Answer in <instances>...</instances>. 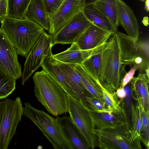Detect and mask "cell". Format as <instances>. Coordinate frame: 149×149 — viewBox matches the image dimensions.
Returning <instances> with one entry per match:
<instances>
[{"label":"cell","instance_id":"obj_1","mask_svg":"<svg viewBox=\"0 0 149 149\" xmlns=\"http://www.w3.org/2000/svg\"><path fill=\"white\" fill-rule=\"evenodd\" d=\"M123 64L117 31L105 43L102 51L98 81L108 92L115 93L126 73Z\"/></svg>","mask_w":149,"mask_h":149},{"label":"cell","instance_id":"obj_2","mask_svg":"<svg viewBox=\"0 0 149 149\" xmlns=\"http://www.w3.org/2000/svg\"><path fill=\"white\" fill-rule=\"evenodd\" d=\"M33 78L35 95L49 113L57 116L68 112L67 93L48 72L42 69Z\"/></svg>","mask_w":149,"mask_h":149},{"label":"cell","instance_id":"obj_3","mask_svg":"<svg viewBox=\"0 0 149 149\" xmlns=\"http://www.w3.org/2000/svg\"><path fill=\"white\" fill-rule=\"evenodd\" d=\"M0 22L18 54L25 57L45 31L40 26L27 19H19L6 16Z\"/></svg>","mask_w":149,"mask_h":149},{"label":"cell","instance_id":"obj_4","mask_svg":"<svg viewBox=\"0 0 149 149\" xmlns=\"http://www.w3.org/2000/svg\"><path fill=\"white\" fill-rule=\"evenodd\" d=\"M24 114L41 131L55 149H75L65 135L57 118L24 103Z\"/></svg>","mask_w":149,"mask_h":149},{"label":"cell","instance_id":"obj_5","mask_svg":"<svg viewBox=\"0 0 149 149\" xmlns=\"http://www.w3.org/2000/svg\"><path fill=\"white\" fill-rule=\"evenodd\" d=\"M19 97L0 102V149H7L24 114Z\"/></svg>","mask_w":149,"mask_h":149},{"label":"cell","instance_id":"obj_6","mask_svg":"<svg viewBox=\"0 0 149 149\" xmlns=\"http://www.w3.org/2000/svg\"><path fill=\"white\" fill-rule=\"evenodd\" d=\"M130 126L127 122L113 127L93 129V132L102 149H139L131 140Z\"/></svg>","mask_w":149,"mask_h":149},{"label":"cell","instance_id":"obj_7","mask_svg":"<svg viewBox=\"0 0 149 149\" xmlns=\"http://www.w3.org/2000/svg\"><path fill=\"white\" fill-rule=\"evenodd\" d=\"M68 111L70 117L82 135L89 149L96 146V139L88 108L83 102L67 94Z\"/></svg>","mask_w":149,"mask_h":149},{"label":"cell","instance_id":"obj_8","mask_svg":"<svg viewBox=\"0 0 149 149\" xmlns=\"http://www.w3.org/2000/svg\"><path fill=\"white\" fill-rule=\"evenodd\" d=\"M53 46L52 36L45 31L26 57L22 76V85H24L33 73L41 66L45 58L52 52Z\"/></svg>","mask_w":149,"mask_h":149},{"label":"cell","instance_id":"obj_9","mask_svg":"<svg viewBox=\"0 0 149 149\" xmlns=\"http://www.w3.org/2000/svg\"><path fill=\"white\" fill-rule=\"evenodd\" d=\"M17 51L2 27L0 28V69L16 80L22 77Z\"/></svg>","mask_w":149,"mask_h":149},{"label":"cell","instance_id":"obj_10","mask_svg":"<svg viewBox=\"0 0 149 149\" xmlns=\"http://www.w3.org/2000/svg\"><path fill=\"white\" fill-rule=\"evenodd\" d=\"M83 0H64L49 17V33L54 36L81 10Z\"/></svg>","mask_w":149,"mask_h":149},{"label":"cell","instance_id":"obj_11","mask_svg":"<svg viewBox=\"0 0 149 149\" xmlns=\"http://www.w3.org/2000/svg\"><path fill=\"white\" fill-rule=\"evenodd\" d=\"M91 24L81 10L52 37L53 45L75 43L81 34Z\"/></svg>","mask_w":149,"mask_h":149},{"label":"cell","instance_id":"obj_12","mask_svg":"<svg viewBox=\"0 0 149 149\" xmlns=\"http://www.w3.org/2000/svg\"><path fill=\"white\" fill-rule=\"evenodd\" d=\"M112 35L91 24L81 34L75 43L80 49H91L107 42Z\"/></svg>","mask_w":149,"mask_h":149},{"label":"cell","instance_id":"obj_13","mask_svg":"<svg viewBox=\"0 0 149 149\" xmlns=\"http://www.w3.org/2000/svg\"><path fill=\"white\" fill-rule=\"evenodd\" d=\"M119 24L127 35L134 42L139 36V26L137 19L131 8L122 0H116Z\"/></svg>","mask_w":149,"mask_h":149},{"label":"cell","instance_id":"obj_14","mask_svg":"<svg viewBox=\"0 0 149 149\" xmlns=\"http://www.w3.org/2000/svg\"><path fill=\"white\" fill-rule=\"evenodd\" d=\"M88 111L93 129L117 126L127 122L129 123L125 110L120 112L108 110L97 111L88 108Z\"/></svg>","mask_w":149,"mask_h":149},{"label":"cell","instance_id":"obj_15","mask_svg":"<svg viewBox=\"0 0 149 149\" xmlns=\"http://www.w3.org/2000/svg\"><path fill=\"white\" fill-rule=\"evenodd\" d=\"M57 61L68 84L79 100L84 103L86 97L91 95L85 88L79 76L76 71L75 68V64Z\"/></svg>","mask_w":149,"mask_h":149},{"label":"cell","instance_id":"obj_16","mask_svg":"<svg viewBox=\"0 0 149 149\" xmlns=\"http://www.w3.org/2000/svg\"><path fill=\"white\" fill-rule=\"evenodd\" d=\"M41 66L62 87L68 94L79 100L68 84L64 74L57 60L54 57L52 52L45 58L41 63Z\"/></svg>","mask_w":149,"mask_h":149},{"label":"cell","instance_id":"obj_17","mask_svg":"<svg viewBox=\"0 0 149 149\" xmlns=\"http://www.w3.org/2000/svg\"><path fill=\"white\" fill-rule=\"evenodd\" d=\"M149 78L145 73H139L130 81L132 97L135 100H140L147 111H149Z\"/></svg>","mask_w":149,"mask_h":149},{"label":"cell","instance_id":"obj_18","mask_svg":"<svg viewBox=\"0 0 149 149\" xmlns=\"http://www.w3.org/2000/svg\"><path fill=\"white\" fill-rule=\"evenodd\" d=\"M56 118L66 137L75 149H89L79 130L70 117L64 115Z\"/></svg>","mask_w":149,"mask_h":149},{"label":"cell","instance_id":"obj_19","mask_svg":"<svg viewBox=\"0 0 149 149\" xmlns=\"http://www.w3.org/2000/svg\"><path fill=\"white\" fill-rule=\"evenodd\" d=\"M25 17L49 31V18L42 0H31L26 10Z\"/></svg>","mask_w":149,"mask_h":149},{"label":"cell","instance_id":"obj_20","mask_svg":"<svg viewBox=\"0 0 149 149\" xmlns=\"http://www.w3.org/2000/svg\"><path fill=\"white\" fill-rule=\"evenodd\" d=\"M94 48L88 50H81L76 43H74L66 50L53 54V56L56 60L63 63L82 65Z\"/></svg>","mask_w":149,"mask_h":149},{"label":"cell","instance_id":"obj_21","mask_svg":"<svg viewBox=\"0 0 149 149\" xmlns=\"http://www.w3.org/2000/svg\"><path fill=\"white\" fill-rule=\"evenodd\" d=\"M81 11L91 24L112 34L117 31L108 19L92 4L83 6Z\"/></svg>","mask_w":149,"mask_h":149},{"label":"cell","instance_id":"obj_22","mask_svg":"<svg viewBox=\"0 0 149 149\" xmlns=\"http://www.w3.org/2000/svg\"><path fill=\"white\" fill-rule=\"evenodd\" d=\"M75 68L90 95L106 105L103 97L102 87L100 83L89 74L81 65L75 64Z\"/></svg>","mask_w":149,"mask_h":149},{"label":"cell","instance_id":"obj_23","mask_svg":"<svg viewBox=\"0 0 149 149\" xmlns=\"http://www.w3.org/2000/svg\"><path fill=\"white\" fill-rule=\"evenodd\" d=\"M92 4L108 19L117 31L119 24L116 0H98Z\"/></svg>","mask_w":149,"mask_h":149},{"label":"cell","instance_id":"obj_24","mask_svg":"<svg viewBox=\"0 0 149 149\" xmlns=\"http://www.w3.org/2000/svg\"><path fill=\"white\" fill-rule=\"evenodd\" d=\"M131 127L130 128L131 142L136 145L139 149L142 148L141 144V113L139 104L132 102L131 107Z\"/></svg>","mask_w":149,"mask_h":149},{"label":"cell","instance_id":"obj_25","mask_svg":"<svg viewBox=\"0 0 149 149\" xmlns=\"http://www.w3.org/2000/svg\"><path fill=\"white\" fill-rule=\"evenodd\" d=\"M106 43L95 48L81 65L89 74L98 82L102 52Z\"/></svg>","mask_w":149,"mask_h":149},{"label":"cell","instance_id":"obj_26","mask_svg":"<svg viewBox=\"0 0 149 149\" xmlns=\"http://www.w3.org/2000/svg\"><path fill=\"white\" fill-rule=\"evenodd\" d=\"M7 15L19 19H26L25 14L31 0H7Z\"/></svg>","mask_w":149,"mask_h":149},{"label":"cell","instance_id":"obj_27","mask_svg":"<svg viewBox=\"0 0 149 149\" xmlns=\"http://www.w3.org/2000/svg\"><path fill=\"white\" fill-rule=\"evenodd\" d=\"M16 80L0 69V100L6 99L14 91Z\"/></svg>","mask_w":149,"mask_h":149},{"label":"cell","instance_id":"obj_28","mask_svg":"<svg viewBox=\"0 0 149 149\" xmlns=\"http://www.w3.org/2000/svg\"><path fill=\"white\" fill-rule=\"evenodd\" d=\"M136 100L138 102L140 109L141 120V129L140 140L146 148L149 147V111L145 110L139 99Z\"/></svg>","mask_w":149,"mask_h":149},{"label":"cell","instance_id":"obj_29","mask_svg":"<svg viewBox=\"0 0 149 149\" xmlns=\"http://www.w3.org/2000/svg\"><path fill=\"white\" fill-rule=\"evenodd\" d=\"M103 97L108 110L114 112H120L125 110L120 105L116 93H111L102 87Z\"/></svg>","mask_w":149,"mask_h":149},{"label":"cell","instance_id":"obj_30","mask_svg":"<svg viewBox=\"0 0 149 149\" xmlns=\"http://www.w3.org/2000/svg\"><path fill=\"white\" fill-rule=\"evenodd\" d=\"M126 96L123 100L124 108L125 110L128 120L131 127V107L132 102V84L131 81L124 87Z\"/></svg>","mask_w":149,"mask_h":149},{"label":"cell","instance_id":"obj_31","mask_svg":"<svg viewBox=\"0 0 149 149\" xmlns=\"http://www.w3.org/2000/svg\"><path fill=\"white\" fill-rule=\"evenodd\" d=\"M84 104L89 109L95 111H109L105 104L91 95L86 97Z\"/></svg>","mask_w":149,"mask_h":149},{"label":"cell","instance_id":"obj_32","mask_svg":"<svg viewBox=\"0 0 149 149\" xmlns=\"http://www.w3.org/2000/svg\"><path fill=\"white\" fill-rule=\"evenodd\" d=\"M64 0H42L49 18Z\"/></svg>","mask_w":149,"mask_h":149},{"label":"cell","instance_id":"obj_33","mask_svg":"<svg viewBox=\"0 0 149 149\" xmlns=\"http://www.w3.org/2000/svg\"><path fill=\"white\" fill-rule=\"evenodd\" d=\"M138 69L136 66L131 67L129 71L126 72L121 80L119 87L123 88L129 83L133 78L136 70Z\"/></svg>","mask_w":149,"mask_h":149},{"label":"cell","instance_id":"obj_34","mask_svg":"<svg viewBox=\"0 0 149 149\" xmlns=\"http://www.w3.org/2000/svg\"><path fill=\"white\" fill-rule=\"evenodd\" d=\"M148 38L136 42L140 49L147 56L149 57V42Z\"/></svg>","mask_w":149,"mask_h":149},{"label":"cell","instance_id":"obj_35","mask_svg":"<svg viewBox=\"0 0 149 149\" xmlns=\"http://www.w3.org/2000/svg\"><path fill=\"white\" fill-rule=\"evenodd\" d=\"M7 0H0V20H2L7 15Z\"/></svg>","mask_w":149,"mask_h":149},{"label":"cell","instance_id":"obj_36","mask_svg":"<svg viewBox=\"0 0 149 149\" xmlns=\"http://www.w3.org/2000/svg\"><path fill=\"white\" fill-rule=\"evenodd\" d=\"M116 94L117 97L120 99V103L122 104V106L124 107L123 100L126 96V93L124 88L119 87L115 92Z\"/></svg>","mask_w":149,"mask_h":149},{"label":"cell","instance_id":"obj_37","mask_svg":"<svg viewBox=\"0 0 149 149\" xmlns=\"http://www.w3.org/2000/svg\"><path fill=\"white\" fill-rule=\"evenodd\" d=\"M98 0H83V6L93 4Z\"/></svg>","mask_w":149,"mask_h":149},{"label":"cell","instance_id":"obj_38","mask_svg":"<svg viewBox=\"0 0 149 149\" xmlns=\"http://www.w3.org/2000/svg\"><path fill=\"white\" fill-rule=\"evenodd\" d=\"M144 8L147 12H148L149 10V0H145Z\"/></svg>","mask_w":149,"mask_h":149},{"label":"cell","instance_id":"obj_39","mask_svg":"<svg viewBox=\"0 0 149 149\" xmlns=\"http://www.w3.org/2000/svg\"><path fill=\"white\" fill-rule=\"evenodd\" d=\"M138 0L142 2H144L145 0Z\"/></svg>","mask_w":149,"mask_h":149},{"label":"cell","instance_id":"obj_40","mask_svg":"<svg viewBox=\"0 0 149 149\" xmlns=\"http://www.w3.org/2000/svg\"><path fill=\"white\" fill-rule=\"evenodd\" d=\"M1 23V22H0V23Z\"/></svg>","mask_w":149,"mask_h":149}]
</instances>
